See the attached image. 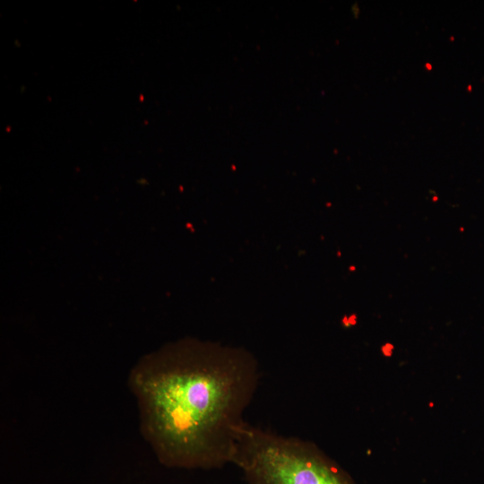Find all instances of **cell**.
I'll return each instance as SVG.
<instances>
[{
	"label": "cell",
	"mask_w": 484,
	"mask_h": 484,
	"mask_svg": "<svg viewBox=\"0 0 484 484\" xmlns=\"http://www.w3.org/2000/svg\"><path fill=\"white\" fill-rule=\"evenodd\" d=\"M259 380L250 355L196 348L142 359L130 370L128 386L141 434L160 464L213 470L232 464Z\"/></svg>",
	"instance_id": "obj_1"
},
{
	"label": "cell",
	"mask_w": 484,
	"mask_h": 484,
	"mask_svg": "<svg viewBox=\"0 0 484 484\" xmlns=\"http://www.w3.org/2000/svg\"><path fill=\"white\" fill-rule=\"evenodd\" d=\"M232 464L247 484H350L313 445L248 422L239 434Z\"/></svg>",
	"instance_id": "obj_2"
}]
</instances>
